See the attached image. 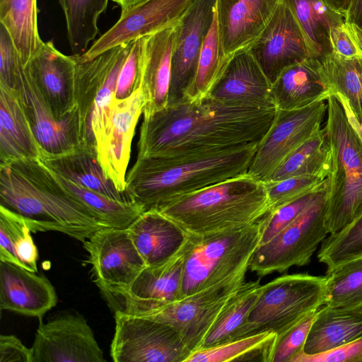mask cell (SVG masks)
I'll list each match as a JSON object with an SVG mask.
<instances>
[{"label":"cell","mask_w":362,"mask_h":362,"mask_svg":"<svg viewBox=\"0 0 362 362\" xmlns=\"http://www.w3.org/2000/svg\"><path fill=\"white\" fill-rule=\"evenodd\" d=\"M146 37L134 40L129 52L119 71L115 99L122 100L129 97L136 88L141 87V73Z\"/></svg>","instance_id":"cell-46"},{"label":"cell","mask_w":362,"mask_h":362,"mask_svg":"<svg viewBox=\"0 0 362 362\" xmlns=\"http://www.w3.org/2000/svg\"><path fill=\"white\" fill-rule=\"evenodd\" d=\"M19 214L0 205V261L37 272V248Z\"/></svg>","instance_id":"cell-36"},{"label":"cell","mask_w":362,"mask_h":362,"mask_svg":"<svg viewBox=\"0 0 362 362\" xmlns=\"http://www.w3.org/2000/svg\"><path fill=\"white\" fill-rule=\"evenodd\" d=\"M187 235L250 224L270 206L264 182L247 173L181 197L156 210Z\"/></svg>","instance_id":"cell-4"},{"label":"cell","mask_w":362,"mask_h":362,"mask_svg":"<svg viewBox=\"0 0 362 362\" xmlns=\"http://www.w3.org/2000/svg\"><path fill=\"white\" fill-rule=\"evenodd\" d=\"M14 90L39 147L40 158L66 153L81 145L77 107L65 117L56 119L25 73L24 66Z\"/></svg>","instance_id":"cell-16"},{"label":"cell","mask_w":362,"mask_h":362,"mask_svg":"<svg viewBox=\"0 0 362 362\" xmlns=\"http://www.w3.org/2000/svg\"><path fill=\"white\" fill-rule=\"evenodd\" d=\"M326 130L332 152L325 215L329 234L335 233L362 214V142L335 95L327 100Z\"/></svg>","instance_id":"cell-6"},{"label":"cell","mask_w":362,"mask_h":362,"mask_svg":"<svg viewBox=\"0 0 362 362\" xmlns=\"http://www.w3.org/2000/svg\"><path fill=\"white\" fill-rule=\"evenodd\" d=\"M329 177L317 197L290 225L255 250L249 269L263 277L308 264L318 245L328 234L325 215Z\"/></svg>","instance_id":"cell-8"},{"label":"cell","mask_w":362,"mask_h":362,"mask_svg":"<svg viewBox=\"0 0 362 362\" xmlns=\"http://www.w3.org/2000/svg\"><path fill=\"white\" fill-rule=\"evenodd\" d=\"M247 270L240 271L212 286L136 315L172 327L192 352L201 347L213 324L245 282Z\"/></svg>","instance_id":"cell-9"},{"label":"cell","mask_w":362,"mask_h":362,"mask_svg":"<svg viewBox=\"0 0 362 362\" xmlns=\"http://www.w3.org/2000/svg\"><path fill=\"white\" fill-rule=\"evenodd\" d=\"M75 64L73 55L64 54L48 41L24 66L45 104L58 119L76 107Z\"/></svg>","instance_id":"cell-19"},{"label":"cell","mask_w":362,"mask_h":362,"mask_svg":"<svg viewBox=\"0 0 362 362\" xmlns=\"http://www.w3.org/2000/svg\"><path fill=\"white\" fill-rule=\"evenodd\" d=\"M82 243L94 281L108 304L146 267L127 228H102Z\"/></svg>","instance_id":"cell-11"},{"label":"cell","mask_w":362,"mask_h":362,"mask_svg":"<svg viewBox=\"0 0 362 362\" xmlns=\"http://www.w3.org/2000/svg\"><path fill=\"white\" fill-rule=\"evenodd\" d=\"M262 288L260 279L245 281L213 324L199 349L214 346L239 339Z\"/></svg>","instance_id":"cell-34"},{"label":"cell","mask_w":362,"mask_h":362,"mask_svg":"<svg viewBox=\"0 0 362 362\" xmlns=\"http://www.w3.org/2000/svg\"><path fill=\"white\" fill-rule=\"evenodd\" d=\"M335 95L341 102L349 122L355 129L362 142V116H358L353 112L347 101L342 95L339 93H336Z\"/></svg>","instance_id":"cell-52"},{"label":"cell","mask_w":362,"mask_h":362,"mask_svg":"<svg viewBox=\"0 0 362 362\" xmlns=\"http://www.w3.org/2000/svg\"><path fill=\"white\" fill-rule=\"evenodd\" d=\"M344 18L356 28L362 39V0H349Z\"/></svg>","instance_id":"cell-51"},{"label":"cell","mask_w":362,"mask_h":362,"mask_svg":"<svg viewBox=\"0 0 362 362\" xmlns=\"http://www.w3.org/2000/svg\"><path fill=\"white\" fill-rule=\"evenodd\" d=\"M0 205L22 216L31 232H59L81 243L110 228L40 158L0 165Z\"/></svg>","instance_id":"cell-2"},{"label":"cell","mask_w":362,"mask_h":362,"mask_svg":"<svg viewBox=\"0 0 362 362\" xmlns=\"http://www.w3.org/2000/svg\"><path fill=\"white\" fill-rule=\"evenodd\" d=\"M327 178L317 189L275 210L269 211L267 224L263 233L260 245L270 240L294 221L317 197L320 189L325 185Z\"/></svg>","instance_id":"cell-45"},{"label":"cell","mask_w":362,"mask_h":362,"mask_svg":"<svg viewBox=\"0 0 362 362\" xmlns=\"http://www.w3.org/2000/svg\"><path fill=\"white\" fill-rule=\"evenodd\" d=\"M330 8L339 13L343 18L344 17L349 0H322Z\"/></svg>","instance_id":"cell-53"},{"label":"cell","mask_w":362,"mask_h":362,"mask_svg":"<svg viewBox=\"0 0 362 362\" xmlns=\"http://www.w3.org/2000/svg\"><path fill=\"white\" fill-rule=\"evenodd\" d=\"M193 0H143L121 11L119 20L84 53L85 59L122 44L151 35L175 25Z\"/></svg>","instance_id":"cell-17"},{"label":"cell","mask_w":362,"mask_h":362,"mask_svg":"<svg viewBox=\"0 0 362 362\" xmlns=\"http://www.w3.org/2000/svg\"><path fill=\"white\" fill-rule=\"evenodd\" d=\"M257 146L209 156L137 158L125 179L128 199L145 211L247 173Z\"/></svg>","instance_id":"cell-3"},{"label":"cell","mask_w":362,"mask_h":362,"mask_svg":"<svg viewBox=\"0 0 362 362\" xmlns=\"http://www.w3.org/2000/svg\"><path fill=\"white\" fill-rule=\"evenodd\" d=\"M216 0H193L175 25L168 103L184 100L197 70L201 49L212 25Z\"/></svg>","instance_id":"cell-14"},{"label":"cell","mask_w":362,"mask_h":362,"mask_svg":"<svg viewBox=\"0 0 362 362\" xmlns=\"http://www.w3.org/2000/svg\"><path fill=\"white\" fill-rule=\"evenodd\" d=\"M145 105L146 99L141 87L129 97L116 100L107 134L97 151L105 174L123 193H125L126 170L132 141Z\"/></svg>","instance_id":"cell-20"},{"label":"cell","mask_w":362,"mask_h":362,"mask_svg":"<svg viewBox=\"0 0 362 362\" xmlns=\"http://www.w3.org/2000/svg\"><path fill=\"white\" fill-rule=\"evenodd\" d=\"M127 230L147 267L170 258L187 237L175 223L154 209L143 212Z\"/></svg>","instance_id":"cell-27"},{"label":"cell","mask_w":362,"mask_h":362,"mask_svg":"<svg viewBox=\"0 0 362 362\" xmlns=\"http://www.w3.org/2000/svg\"><path fill=\"white\" fill-rule=\"evenodd\" d=\"M280 0H216V19L224 54L247 49L272 18Z\"/></svg>","instance_id":"cell-21"},{"label":"cell","mask_w":362,"mask_h":362,"mask_svg":"<svg viewBox=\"0 0 362 362\" xmlns=\"http://www.w3.org/2000/svg\"><path fill=\"white\" fill-rule=\"evenodd\" d=\"M110 356L115 362H185L192 351L177 331L148 317L115 311Z\"/></svg>","instance_id":"cell-10"},{"label":"cell","mask_w":362,"mask_h":362,"mask_svg":"<svg viewBox=\"0 0 362 362\" xmlns=\"http://www.w3.org/2000/svg\"><path fill=\"white\" fill-rule=\"evenodd\" d=\"M290 362H362V337L321 354H307L302 351Z\"/></svg>","instance_id":"cell-49"},{"label":"cell","mask_w":362,"mask_h":362,"mask_svg":"<svg viewBox=\"0 0 362 362\" xmlns=\"http://www.w3.org/2000/svg\"><path fill=\"white\" fill-rule=\"evenodd\" d=\"M132 42L122 44L85 59L74 54L75 60V101L79 118L81 145L96 148L91 127V117L95 98L103 86L110 71Z\"/></svg>","instance_id":"cell-25"},{"label":"cell","mask_w":362,"mask_h":362,"mask_svg":"<svg viewBox=\"0 0 362 362\" xmlns=\"http://www.w3.org/2000/svg\"><path fill=\"white\" fill-rule=\"evenodd\" d=\"M327 112V100L295 110H277L270 129L257 146L247 173L265 182L291 153L321 129Z\"/></svg>","instance_id":"cell-12"},{"label":"cell","mask_w":362,"mask_h":362,"mask_svg":"<svg viewBox=\"0 0 362 362\" xmlns=\"http://www.w3.org/2000/svg\"><path fill=\"white\" fill-rule=\"evenodd\" d=\"M320 61L334 94L342 95L353 112L362 116V56L346 58L331 52Z\"/></svg>","instance_id":"cell-40"},{"label":"cell","mask_w":362,"mask_h":362,"mask_svg":"<svg viewBox=\"0 0 362 362\" xmlns=\"http://www.w3.org/2000/svg\"><path fill=\"white\" fill-rule=\"evenodd\" d=\"M291 11L306 39L310 55L320 60L332 52L329 33L344 18L322 0H280Z\"/></svg>","instance_id":"cell-31"},{"label":"cell","mask_w":362,"mask_h":362,"mask_svg":"<svg viewBox=\"0 0 362 362\" xmlns=\"http://www.w3.org/2000/svg\"><path fill=\"white\" fill-rule=\"evenodd\" d=\"M186 252L185 241L180 250L166 261L146 266L131 286L116 296L109 305L115 311L138 315L181 298Z\"/></svg>","instance_id":"cell-18"},{"label":"cell","mask_w":362,"mask_h":362,"mask_svg":"<svg viewBox=\"0 0 362 362\" xmlns=\"http://www.w3.org/2000/svg\"><path fill=\"white\" fill-rule=\"evenodd\" d=\"M332 52L346 58L362 56V39L356 28L344 21L329 33Z\"/></svg>","instance_id":"cell-48"},{"label":"cell","mask_w":362,"mask_h":362,"mask_svg":"<svg viewBox=\"0 0 362 362\" xmlns=\"http://www.w3.org/2000/svg\"><path fill=\"white\" fill-rule=\"evenodd\" d=\"M209 96L236 105L276 108L272 83L247 49L230 58Z\"/></svg>","instance_id":"cell-23"},{"label":"cell","mask_w":362,"mask_h":362,"mask_svg":"<svg viewBox=\"0 0 362 362\" xmlns=\"http://www.w3.org/2000/svg\"><path fill=\"white\" fill-rule=\"evenodd\" d=\"M332 166V148L324 127L291 153L265 182H276L301 175H320L327 178Z\"/></svg>","instance_id":"cell-32"},{"label":"cell","mask_w":362,"mask_h":362,"mask_svg":"<svg viewBox=\"0 0 362 362\" xmlns=\"http://www.w3.org/2000/svg\"><path fill=\"white\" fill-rule=\"evenodd\" d=\"M0 362H32L31 347L13 334H1Z\"/></svg>","instance_id":"cell-50"},{"label":"cell","mask_w":362,"mask_h":362,"mask_svg":"<svg viewBox=\"0 0 362 362\" xmlns=\"http://www.w3.org/2000/svg\"><path fill=\"white\" fill-rule=\"evenodd\" d=\"M175 25L146 37L141 73L146 99L143 115L168 105Z\"/></svg>","instance_id":"cell-26"},{"label":"cell","mask_w":362,"mask_h":362,"mask_svg":"<svg viewBox=\"0 0 362 362\" xmlns=\"http://www.w3.org/2000/svg\"><path fill=\"white\" fill-rule=\"evenodd\" d=\"M230 58L224 54L222 49L215 13L199 53L194 77L185 92L184 99L197 101L209 96Z\"/></svg>","instance_id":"cell-38"},{"label":"cell","mask_w":362,"mask_h":362,"mask_svg":"<svg viewBox=\"0 0 362 362\" xmlns=\"http://www.w3.org/2000/svg\"><path fill=\"white\" fill-rule=\"evenodd\" d=\"M327 274L325 305L351 307L362 305V258L343 264Z\"/></svg>","instance_id":"cell-42"},{"label":"cell","mask_w":362,"mask_h":362,"mask_svg":"<svg viewBox=\"0 0 362 362\" xmlns=\"http://www.w3.org/2000/svg\"><path fill=\"white\" fill-rule=\"evenodd\" d=\"M109 0H59L63 10L67 39L74 54L87 50L98 34V21L107 7Z\"/></svg>","instance_id":"cell-37"},{"label":"cell","mask_w":362,"mask_h":362,"mask_svg":"<svg viewBox=\"0 0 362 362\" xmlns=\"http://www.w3.org/2000/svg\"><path fill=\"white\" fill-rule=\"evenodd\" d=\"M334 93L321 61L311 57L286 68L272 84V99L278 110L327 100Z\"/></svg>","instance_id":"cell-24"},{"label":"cell","mask_w":362,"mask_h":362,"mask_svg":"<svg viewBox=\"0 0 362 362\" xmlns=\"http://www.w3.org/2000/svg\"><path fill=\"white\" fill-rule=\"evenodd\" d=\"M0 24L9 33L23 66L42 47L37 0H0Z\"/></svg>","instance_id":"cell-33"},{"label":"cell","mask_w":362,"mask_h":362,"mask_svg":"<svg viewBox=\"0 0 362 362\" xmlns=\"http://www.w3.org/2000/svg\"><path fill=\"white\" fill-rule=\"evenodd\" d=\"M317 311L307 314L276 337L272 362H290L294 356L303 351Z\"/></svg>","instance_id":"cell-44"},{"label":"cell","mask_w":362,"mask_h":362,"mask_svg":"<svg viewBox=\"0 0 362 362\" xmlns=\"http://www.w3.org/2000/svg\"><path fill=\"white\" fill-rule=\"evenodd\" d=\"M327 273L348 262L362 258V214L340 231L329 234L317 252Z\"/></svg>","instance_id":"cell-41"},{"label":"cell","mask_w":362,"mask_h":362,"mask_svg":"<svg viewBox=\"0 0 362 362\" xmlns=\"http://www.w3.org/2000/svg\"><path fill=\"white\" fill-rule=\"evenodd\" d=\"M40 159L53 172L76 185L115 200L129 201L106 176L95 149L80 145L69 153Z\"/></svg>","instance_id":"cell-30"},{"label":"cell","mask_w":362,"mask_h":362,"mask_svg":"<svg viewBox=\"0 0 362 362\" xmlns=\"http://www.w3.org/2000/svg\"><path fill=\"white\" fill-rule=\"evenodd\" d=\"M247 49L272 84L286 68L311 57L301 27L281 1L264 30Z\"/></svg>","instance_id":"cell-15"},{"label":"cell","mask_w":362,"mask_h":362,"mask_svg":"<svg viewBox=\"0 0 362 362\" xmlns=\"http://www.w3.org/2000/svg\"><path fill=\"white\" fill-rule=\"evenodd\" d=\"M362 337V305L351 307L325 305L316 313L303 351L317 354Z\"/></svg>","instance_id":"cell-28"},{"label":"cell","mask_w":362,"mask_h":362,"mask_svg":"<svg viewBox=\"0 0 362 362\" xmlns=\"http://www.w3.org/2000/svg\"><path fill=\"white\" fill-rule=\"evenodd\" d=\"M37 272L0 261V308L42 320L57 303L49 279Z\"/></svg>","instance_id":"cell-22"},{"label":"cell","mask_w":362,"mask_h":362,"mask_svg":"<svg viewBox=\"0 0 362 362\" xmlns=\"http://www.w3.org/2000/svg\"><path fill=\"white\" fill-rule=\"evenodd\" d=\"M40 155L16 90L0 85L1 165Z\"/></svg>","instance_id":"cell-29"},{"label":"cell","mask_w":362,"mask_h":362,"mask_svg":"<svg viewBox=\"0 0 362 362\" xmlns=\"http://www.w3.org/2000/svg\"><path fill=\"white\" fill-rule=\"evenodd\" d=\"M275 107L236 105L210 96L182 100L144 115L137 158L209 156L257 146Z\"/></svg>","instance_id":"cell-1"},{"label":"cell","mask_w":362,"mask_h":362,"mask_svg":"<svg viewBox=\"0 0 362 362\" xmlns=\"http://www.w3.org/2000/svg\"><path fill=\"white\" fill-rule=\"evenodd\" d=\"M269 212L248 225L187 235L182 298L249 269L251 259L261 243Z\"/></svg>","instance_id":"cell-5"},{"label":"cell","mask_w":362,"mask_h":362,"mask_svg":"<svg viewBox=\"0 0 362 362\" xmlns=\"http://www.w3.org/2000/svg\"><path fill=\"white\" fill-rule=\"evenodd\" d=\"M61 183L81 202L98 214L110 228H127L144 209L131 202H122L81 187L54 173Z\"/></svg>","instance_id":"cell-39"},{"label":"cell","mask_w":362,"mask_h":362,"mask_svg":"<svg viewBox=\"0 0 362 362\" xmlns=\"http://www.w3.org/2000/svg\"><path fill=\"white\" fill-rule=\"evenodd\" d=\"M327 276L285 274L262 285L239 339L270 331L281 334L325 304Z\"/></svg>","instance_id":"cell-7"},{"label":"cell","mask_w":362,"mask_h":362,"mask_svg":"<svg viewBox=\"0 0 362 362\" xmlns=\"http://www.w3.org/2000/svg\"><path fill=\"white\" fill-rule=\"evenodd\" d=\"M121 8V11H124L133 5L143 1V0H113Z\"/></svg>","instance_id":"cell-54"},{"label":"cell","mask_w":362,"mask_h":362,"mask_svg":"<svg viewBox=\"0 0 362 362\" xmlns=\"http://www.w3.org/2000/svg\"><path fill=\"white\" fill-rule=\"evenodd\" d=\"M276 334L266 331L192 351L185 362H272Z\"/></svg>","instance_id":"cell-35"},{"label":"cell","mask_w":362,"mask_h":362,"mask_svg":"<svg viewBox=\"0 0 362 362\" xmlns=\"http://www.w3.org/2000/svg\"><path fill=\"white\" fill-rule=\"evenodd\" d=\"M23 67L20 55L9 33L0 24V85L15 89Z\"/></svg>","instance_id":"cell-47"},{"label":"cell","mask_w":362,"mask_h":362,"mask_svg":"<svg viewBox=\"0 0 362 362\" xmlns=\"http://www.w3.org/2000/svg\"><path fill=\"white\" fill-rule=\"evenodd\" d=\"M31 349L32 362L105 361L92 329L78 313L40 320Z\"/></svg>","instance_id":"cell-13"},{"label":"cell","mask_w":362,"mask_h":362,"mask_svg":"<svg viewBox=\"0 0 362 362\" xmlns=\"http://www.w3.org/2000/svg\"><path fill=\"white\" fill-rule=\"evenodd\" d=\"M326 179L320 175H301L276 182H264L270 211L317 189Z\"/></svg>","instance_id":"cell-43"}]
</instances>
